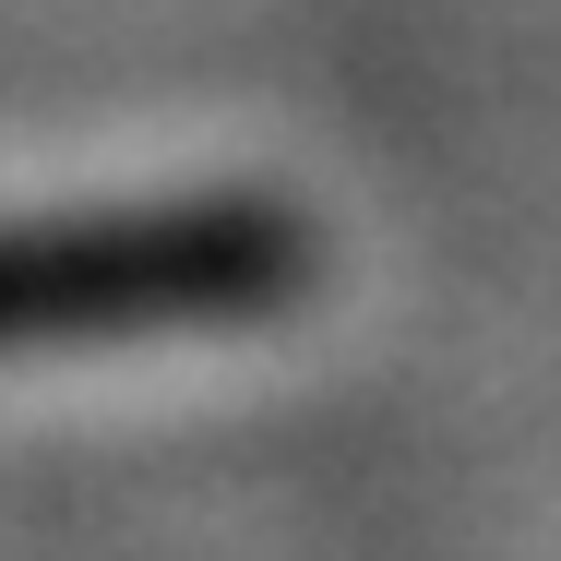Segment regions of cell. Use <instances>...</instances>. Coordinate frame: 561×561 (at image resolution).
Here are the masks:
<instances>
[{"label":"cell","instance_id":"cell-1","mask_svg":"<svg viewBox=\"0 0 561 561\" xmlns=\"http://www.w3.org/2000/svg\"><path fill=\"white\" fill-rule=\"evenodd\" d=\"M299 275V227L204 204V216L108 227H0V346L36 335H144V323H239Z\"/></svg>","mask_w":561,"mask_h":561}]
</instances>
